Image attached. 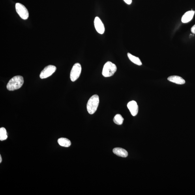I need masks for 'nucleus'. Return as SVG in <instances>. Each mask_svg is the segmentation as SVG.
I'll use <instances>...</instances> for the list:
<instances>
[{
    "mask_svg": "<svg viewBox=\"0 0 195 195\" xmlns=\"http://www.w3.org/2000/svg\"><path fill=\"white\" fill-rule=\"evenodd\" d=\"M94 24L96 31L98 33L101 35L104 33L105 31L104 25L99 17H95L94 20Z\"/></svg>",
    "mask_w": 195,
    "mask_h": 195,
    "instance_id": "7",
    "label": "nucleus"
},
{
    "mask_svg": "<svg viewBox=\"0 0 195 195\" xmlns=\"http://www.w3.org/2000/svg\"><path fill=\"white\" fill-rule=\"evenodd\" d=\"M57 142L61 146L69 147L71 145V142L68 139L65 138H60L57 140Z\"/></svg>",
    "mask_w": 195,
    "mask_h": 195,
    "instance_id": "12",
    "label": "nucleus"
},
{
    "mask_svg": "<svg viewBox=\"0 0 195 195\" xmlns=\"http://www.w3.org/2000/svg\"><path fill=\"white\" fill-rule=\"evenodd\" d=\"M113 152L115 155L120 157L126 158L128 155V152L121 148H115L113 150Z\"/></svg>",
    "mask_w": 195,
    "mask_h": 195,
    "instance_id": "11",
    "label": "nucleus"
},
{
    "mask_svg": "<svg viewBox=\"0 0 195 195\" xmlns=\"http://www.w3.org/2000/svg\"><path fill=\"white\" fill-rule=\"evenodd\" d=\"M195 13V11L193 10L186 12L181 18L182 23H186L189 22L193 18Z\"/></svg>",
    "mask_w": 195,
    "mask_h": 195,
    "instance_id": "9",
    "label": "nucleus"
},
{
    "mask_svg": "<svg viewBox=\"0 0 195 195\" xmlns=\"http://www.w3.org/2000/svg\"><path fill=\"white\" fill-rule=\"evenodd\" d=\"M117 70V66L111 61H108L104 64L102 74L106 78L112 76Z\"/></svg>",
    "mask_w": 195,
    "mask_h": 195,
    "instance_id": "3",
    "label": "nucleus"
},
{
    "mask_svg": "<svg viewBox=\"0 0 195 195\" xmlns=\"http://www.w3.org/2000/svg\"><path fill=\"white\" fill-rule=\"evenodd\" d=\"M191 31L192 33L195 34V24L192 28Z\"/></svg>",
    "mask_w": 195,
    "mask_h": 195,
    "instance_id": "17",
    "label": "nucleus"
},
{
    "mask_svg": "<svg viewBox=\"0 0 195 195\" xmlns=\"http://www.w3.org/2000/svg\"><path fill=\"white\" fill-rule=\"evenodd\" d=\"M127 107L133 116H136L138 111V106L137 102L132 100L128 103Z\"/></svg>",
    "mask_w": 195,
    "mask_h": 195,
    "instance_id": "8",
    "label": "nucleus"
},
{
    "mask_svg": "<svg viewBox=\"0 0 195 195\" xmlns=\"http://www.w3.org/2000/svg\"><path fill=\"white\" fill-rule=\"evenodd\" d=\"M127 55L129 59L133 63L138 66H140L142 65V62L139 57L134 56L129 53H128Z\"/></svg>",
    "mask_w": 195,
    "mask_h": 195,
    "instance_id": "13",
    "label": "nucleus"
},
{
    "mask_svg": "<svg viewBox=\"0 0 195 195\" xmlns=\"http://www.w3.org/2000/svg\"><path fill=\"white\" fill-rule=\"evenodd\" d=\"M7 138V132L6 129L4 127L0 128V140H5Z\"/></svg>",
    "mask_w": 195,
    "mask_h": 195,
    "instance_id": "14",
    "label": "nucleus"
},
{
    "mask_svg": "<svg viewBox=\"0 0 195 195\" xmlns=\"http://www.w3.org/2000/svg\"><path fill=\"white\" fill-rule=\"evenodd\" d=\"M57 70L55 66L53 65H49L46 66L40 72V78L41 79H44L48 78L54 73Z\"/></svg>",
    "mask_w": 195,
    "mask_h": 195,
    "instance_id": "6",
    "label": "nucleus"
},
{
    "mask_svg": "<svg viewBox=\"0 0 195 195\" xmlns=\"http://www.w3.org/2000/svg\"><path fill=\"white\" fill-rule=\"evenodd\" d=\"M124 118L120 114H117L115 116L113 119V122L116 124L118 125H121L123 123Z\"/></svg>",
    "mask_w": 195,
    "mask_h": 195,
    "instance_id": "15",
    "label": "nucleus"
},
{
    "mask_svg": "<svg viewBox=\"0 0 195 195\" xmlns=\"http://www.w3.org/2000/svg\"><path fill=\"white\" fill-rule=\"evenodd\" d=\"M81 66L79 63L75 64L70 73V79L72 82L76 81L80 77L81 72Z\"/></svg>",
    "mask_w": 195,
    "mask_h": 195,
    "instance_id": "4",
    "label": "nucleus"
},
{
    "mask_svg": "<svg viewBox=\"0 0 195 195\" xmlns=\"http://www.w3.org/2000/svg\"><path fill=\"white\" fill-rule=\"evenodd\" d=\"M100 102L99 97L97 95H94L90 98L87 103V110L90 114H93L97 110Z\"/></svg>",
    "mask_w": 195,
    "mask_h": 195,
    "instance_id": "2",
    "label": "nucleus"
},
{
    "mask_svg": "<svg viewBox=\"0 0 195 195\" xmlns=\"http://www.w3.org/2000/svg\"><path fill=\"white\" fill-rule=\"evenodd\" d=\"M16 11L17 13L23 20H27L29 17V12L27 8L22 4L16 3L15 5Z\"/></svg>",
    "mask_w": 195,
    "mask_h": 195,
    "instance_id": "5",
    "label": "nucleus"
},
{
    "mask_svg": "<svg viewBox=\"0 0 195 195\" xmlns=\"http://www.w3.org/2000/svg\"><path fill=\"white\" fill-rule=\"evenodd\" d=\"M124 1L128 5H130L132 3V0H124Z\"/></svg>",
    "mask_w": 195,
    "mask_h": 195,
    "instance_id": "16",
    "label": "nucleus"
},
{
    "mask_svg": "<svg viewBox=\"0 0 195 195\" xmlns=\"http://www.w3.org/2000/svg\"><path fill=\"white\" fill-rule=\"evenodd\" d=\"M168 80L170 82L176 83L177 84L182 85L185 83V81L181 77L177 76H172L168 77Z\"/></svg>",
    "mask_w": 195,
    "mask_h": 195,
    "instance_id": "10",
    "label": "nucleus"
},
{
    "mask_svg": "<svg viewBox=\"0 0 195 195\" xmlns=\"http://www.w3.org/2000/svg\"><path fill=\"white\" fill-rule=\"evenodd\" d=\"M2 160V156L1 155H0V163H1Z\"/></svg>",
    "mask_w": 195,
    "mask_h": 195,
    "instance_id": "18",
    "label": "nucleus"
},
{
    "mask_svg": "<svg viewBox=\"0 0 195 195\" xmlns=\"http://www.w3.org/2000/svg\"><path fill=\"white\" fill-rule=\"evenodd\" d=\"M24 80L22 76H16L12 78L9 81L7 85V88L9 91H14L22 87Z\"/></svg>",
    "mask_w": 195,
    "mask_h": 195,
    "instance_id": "1",
    "label": "nucleus"
}]
</instances>
